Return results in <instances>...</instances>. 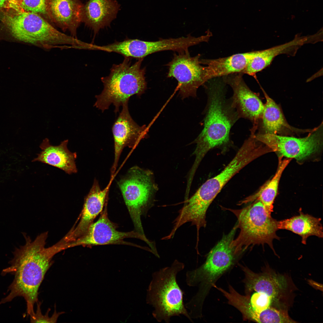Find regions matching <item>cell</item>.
I'll use <instances>...</instances> for the list:
<instances>
[{
  "label": "cell",
  "instance_id": "8992f818",
  "mask_svg": "<svg viewBox=\"0 0 323 323\" xmlns=\"http://www.w3.org/2000/svg\"><path fill=\"white\" fill-rule=\"evenodd\" d=\"M185 266L183 263L176 260L170 266L153 273L147 302L153 307L152 314L158 322L169 323L171 317L183 315L193 322L183 303L184 292L176 280L177 274Z\"/></svg>",
  "mask_w": 323,
  "mask_h": 323
},
{
  "label": "cell",
  "instance_id": "277c9868",
  "mask_svg": "<svg viewBox=\"0 0 323 323\" xmlns=\"http://www.w3.org/2000/svg\"><path fill=\"white\" fill-rule=\"evenodd\" d=\"M143 59H138L132 64L130 58L125 57L121 63L113 65L109 75L101 78L103 89L100 94L95 96L94 106L103 112L112 104L116 113L131 96H140L144 93L147 83L145 67H141Z\"/></svg>",
  "mask_w": 323,
  "mask_h": 323
},
{
  "label": "cell",
  "instance_id": "44dd1931",
  "mask_svg": "<svg viewBox=\"0 0 323 323\" xmlns=\"http://www.w3.org/2000/svg\"><path fill=\"white\" fill-rule=\"evenodd\" d=\"M309 42L308 36H298L288 42L262 50L256 51L254 56L242 72L256 78V74L269 65L277 56L290 53Z\"/></svg>",
  "mask_w": 323,
  "mask_h": 323
},
{
  "label": "cell",
  "instance_id": "d6986e66",
  "mask_svg": "<svg viewBox=\"0 0 323 323\" xmlns=\"http://www.w3.org/2000/svg\"><path fill=\"white\" fill-rule=\"evenodd\" d=\"M240 266L245 275L243 282L246 295H250L255 291L265 293L273 298L287 287L283 276L268 272L255 273L246 266Z\"/></svg>",
  "mask_w": 323,
  "mask_h": 323
},
{
  "label": "cell",
  "instance_id": "ac0fdd59",
  "mask_svg": "<svg viewBox=\"0 0 323 323\" xmlns=\"http://www.w3.org/2000/svg\"><path fill=\"white\" fill-rule=\"evenodd\" d=\"M68 140L62 141L58 146L50 144L47 138L44 139L40 145L42 151L33 162L38 161L60 169L71 174L77 172L75 160L76 153L71 152L68 149Z\"/></svg>",
  "mask_w": 323,
  "mask_h": 323
},
{
  "label": "cell",
  "instance_id": "7402d4cb",
  "mask_svg": "<svg viewBox=\"0 0 323 323\" xmlns=\"http://www.w3.org/2000/svg\"><path fill=\"white\" fill-rule=\"evenodd\" d=\"M299 215L278 221V228L290 231L300 236L301 243L306 244L307 238L311 236L323 237V227L320 218L305 214L299 210Z\"/></svg>",
  "mask_w": 323,
  "mask_h": 323
},
{
  "label": "cell",
  "instance_id": "52a82bcc",
  "mask_svg": "<svg viewBox=\"0 0 323 323\" xmlns=\"http://www.w3.org/2000/svg\"><path fill=\"white\" fill-rule=\"evenodd\" d=\"M236 217L237 228L240 229L237 237L231 245L240 255L249 246L267 244L274 252L273 241L279 240L276 234L278 221L267 214L264 206L260 201L255 200L248 206L239 209L225 208Z\"/></svg>",
  "mask_w": 323,
  "mask_h": 323
},
{
  "label": "cell",
  "instance_id": "9a60e30c",
  "mask_svg": "<svg viewBox=\"0 0 323 323\" xmlns=\"http://www.w3.org/2000/svg\"><path fill=\"white\" fill-rule=\"evenodd\" d=\"M114 176H112L107 186L101 189L98 182L95 180L84 200L79 222L75 227L64 237L68 243L73 242L83 235L97 216L102 211L107 193Z\"/></svg>",
  "mask_w": 323,
  "mask_h": 323
},
{
  "label": "cell",
  "instance_id": "30bf717a",
  "mask_svg": "<svg viewBox=\"0 0 323 323\" xmlns=\"http://www.w3.org/2000/svg\"><path fill=\"white\" fill-rule=\"evenodd\" d=\"M201 55L191 57L188 51L174 53L172 60L167 65V77L178 81L179 94L182 99L195 97L197 89L207 81L205 66L200 63Z\"/></svg>",
  "mask_w": 323,
  "mask_h": 323
},
{
  "label": "cell",
  "instance_id": "3957f363",
  "mask_svg": "<svg viewBox=\"0 0 323 323\" xmlns=\"http://www.w3.org/2000/svg\"><path fill=\"white\" fill-rule=\"evenodd\" d=\"M1 20L15 38L43 49H81L83 45V42L59 31L41 16L23 8L6 11Z\"/></svg>",
  "mask_w": 323,
  "mask_h": 323
},
{
  "label": "cell",
  "instance_id": "2e32d148",
  "mask_svg": "<svg viewBox=\"0 0 323 323\" xmlns=\"http://www.w3.org/2000/svg\"><path fill=\"white\" fill-rule=\"evenodd\" d=\"M48 18L64 31L77 37V28L82 22L83 5L79 0H46Z\"/></svg>",
  "mask_w": 323,
  "mask_h": 323
},
{
  "label": "cell",
  "instance_id": "603a6c76",
  "mask_svg": "<svg viewBox=\"0 0 323 323\" xmlns=\"http://www.w3.org/2000/svg\"><path fill=\"white\" fill-rule=\"evenodd\" d=\"M280 156L277 171L272 179L264 184L256 193L248 196L239 202V205L252 202L255 200L260 201L264 205L266 211L269 216L273 211V203L277 196L279 182L284 170L291 159L281 160Z\"/></svg>",
  "mask_w": 323,
  "mask_h": 323
},
{
  "label": "cell",
  "instance_id": "484cf974",
  "mask_svg": "<svg viewBox=\"0 0 323 323\" xmlns=\"http://www.w3.org/2000/svg\"><path fill=\"white\" fill-rule=\"evenodd\" d=\"M46 0H22L21 7L25 10L36 13L47 18Z\"/></svg>",
  "mask_w": 323,
  "mask_h": 323
},
{
  "label": "cell",
  "instance_id": "ffe728a7",
  "mask_svg": "<svg viewBox=\"0 0 323 323\" xmlns=\"http://www.w3.org/2000/svg\"><path fill=\"white\" fill-rule=\"evenodd\" d=\"M256 51L232 55L213 59H200L201 64L206 65L207 81L215 77L241 72L255 54Z\"/></svg>",
  "mask_w": 323,
  "mask_h": 323
},
{
  "label": "cell",
  "instance_id": "83f0119b",
  "mask_svg": "<svg viewBox=\"0 0 323 323\" xmlns=\"http://www.w3.org/2000/svg\"><path fill=\"white\" fill-rule=\"evenodd\" d=\"M10 8L8 0H0V11Z\"/></svg>",
  "mask_w": 323,
  "mask_h": 323
},
{
  "label": "cell",
  "instance_id": "9c48e42d",
  "mask_svg": "<svg viewBox=\"0 0 323 323\" xmlns=\"http://www.w3.org/2000/svg\"><path fill=\"white\" fill-rule=\"evenodd\" d=\"M259 156L253 145L245 141L234 157L216 176L205 182L192 196L201 209L206 211L213 200L228 182L241 169Z\"/></svg>",
  "mask_w": 323,
  "mask_h": 323
},
{
  "label": "cell",
  "instance_id": "8fae6325",
  "mask_svg": "<svg viewBox=\"0 0 323 323\" xmlns=\"http://www.w3.org/2000/svg\"><path fill=\"white\" fill-rule=\"evenodd\" d=\"M255 137L280 156L298 161L304 159L318 152L322 144L321 132L318 129L303 138L266 133L255 135Z\"/></svg>",
  "mask_w": 323,
  "mask_h": 323
},
{
  "label": "cell",
  "instance_id": "4dcf8cb0",
  "mask_svg": "<svg viewBox=\"0 0 323 323\" xmlns=\"http://www.w3.org/2000/svg\"><path fill=\"white\" fill-rule=\"evenodd\" d=\"M251 133H253V134H254L255 135V133H254V132H251ZM265 148H266V150H267V152H268V151H267V149L266 148V147Z\"/></svg>",
  "mask_w": 323,
  "mask_h": 323
},
{
  "label": "cell",
  "instance_id": "5b68a950",
  "mask_svg": "<svg viewBox=\"0 0 323 323\" xmlns=\"http://www.w3.org/2000/svg\"><path fill=\"white\" fill-rule=\"evenodd\" d=\"M235 231L231 229L211 250L204 263L198 268L187 271L186 281L189 287H198L196 294L187 303L191 309L201 310L210 290L221 275L234 263L239 256L231 243Z\"/></svg>",
  "mask_w": 323,
  "mask_h": 323
},
{
  "label": "cell",
  "instance_id": "4316f807",
  "mask_svg": "<svg viewBox=\"0 0 323 323\" xmlns=\"http://www.w3.org/2000/svg\"><path fill=\"white\" fill-rule=\"evenodd\" d=\"M37 307L36 313L30 317L31 322L32 323H56L59 316L64 312L57 313L56 308L53 315L49 317L48 316L50 309L48 310L46 314L43 315L41 313V303L38 301L37 302Z\"/></svg>",
  "mask_w": 323,
  "mask_h": 323
},
{
  "label": "cell",
  "instance_id": "6da1fadb",
  "mask_svg": "<svg viewBox=\"0 0 323 323\" xmlns=\"http://www.w3.org/2000/svg\"><path fill=\"white\" fill-rule=\"evenodd\" d=\"M25 244L15 249L10 266L4 269L3 275H14L9 287L10 293L0 301V305L11 301L16 297H23L30 316L35 313L34 305L38 301V290L44 276L51 266L52 259L56 254L65 249L61 240L52 246L45 247L47 232L38 235L33 241L24 234Z\"/></svg>",
  "mask_w": 323,
  "mask_h": 323
},
{
  "label": "cell",
  "instance_id": "f546056e",
  "mask_svg": "<svg viewBox=\"0 0 323 323\" xmlns=\"http://www.w3.org/2000/svg\"><path fill=\"white\" fill-rule=\"evenodd\" d=\"M251 132H254V133H255V131L254 130H251ZM267 149V151H268H268H269V150H268V149Z\"/></svg>",
  "mask_w": 323,
  "mask_h": 323
},
{
  "label": "cell",
  "instance_id": "4fadbf2b",
  "mask_svg": "<svg viewBox=\"0 0 323 323\" xmlns=\"http://www.w3.org/2000/svg\"><path fill=\"white\" fill-rule=\"evenodd\" d=\"M128 102L122 106L121 112L112 128L114 140V159L111 170L114 175L124 148H133L142 139L147 137V128L145 125L140 126L133 120L129 112Z\"/></svg>",
  "mask_w": 323,
  "mask_h": 323
},
{
  "label": "cell",
  "instance_id": "e0dca14e",
  "mask_svg": "<svg viewBox=\"0 0 323 323\" xmlns=\"http://www.w3.org/2000/svg\"><path fill=\"white\" fill-rule=\"evenodd\" d=\"M120 7L115 0H89L83 6L82 22L96 34L101 29L110 26Z\"/></svg>",
  "mask_w": 323,
  "mask_h": 323
},
{
  "label": "cell",
  "instance_id": "7a4b0ae2",
  "mask_svg": "<svg viewBox=\"0 0 323 323\" xmlns=\"http://www.w3.org/2000/svg\"><path fill=\"white\" fill-rule=\"evenodd\" d=\"M206 89L208 100L203 128L194 141L196 144L193 153L195 158L191 170L194 172L210 150L229 142L230 129L240 118L230 99L226 98L222 84H210Z\"/></svg>",
  "mask_w": 323,
  "mask_h": 323
},
{
  "label": "cell",
  "instance_id": "7c38bea8",
  "mask_svg": "<svg viewBox=\"0 0 323 323\" xmlns=\"http://www.w3.org/2000/svg\"><path fill=\"white\" fill-rule=\"evenodd\" d=\"M128 238H138L150 246V241L136 231H119L109 219L106 207L97 220L89 226L86 233L75 240L69 243V247L78 246H91L95 245L125 244L123 240Z\"/></svg>",
  "mask_w": 323,
  "mask_h": 323
},
{
  "label": "cell",
  "instance_id": "f1b7e54d",
  "mask_svg": "<svg viewBox=\"0 0 323 323\" xmlns=\"http://www.w3.org/2000/svg\"><path fill=\"white\" fill-rule=\"evenodd\" d=\"M11 8L21 7L22 0H8Z\"/></svg>",
  "mask_w": 323,
  "mask_h": 323
},
{
  "label": "cell",
  "instance_id": "cb8c5ba5",
  "mask_svg": "<svg viewBox=\"0 0 323 323\" xmlns=\"http://www.w3.org/2000/svg\"><path fill=\"white\" fill-rule=\"evenodd\" d=\"M262 90L266 100L262 115L263 127L266 133L276 134L284 127L290 126L278 106Z\"/></svg>",
  "mask_w": 323,
  "mask_h": 323
},
{
  "label": "cell",
  "instance_id": "d4e9b609",
  "mask_svg": "<svg viewBox=\"0 0 323 323\" xmlns=\"http://www.w3.org/2000/svg\"><path fill=\"white\" fill-rule=\"evenodd\" d=\"M253 321L259 323H294L287 314L269 307L263 311L257 313Z\"/></svg>",
  "mask_w": 323,
  "mask_h": 323
},
{
  "label": "cell",
  "instance_id": "ba28073f",
  "mask_svg": "<svg viewBox=\"0 0 323 323\" xmlns=\"http://www.w3.org/2000/svg\"><path fill=\"white\" fill-rule=\"evenodd\" d=\"M118 185L136 231L146 236L141 216L153 206L158 190L153 173L134 166L119 180Z\"/></svg>",
  "mask_w": 323,
  "mask_h": 323
},
{
  "label": "cell",
  "instance_id": "5bb4252c",
  "mask_svg": "<svg viewBox=\"0 0 323 323\" xmlns=\"http://www.w3.org/2000/svg\"><path fill=\"white\" fill-rule=\"evenodd\" d=\"M243 74L241 72L231 74L224 76L223 80L233 89L231 104L239 118L247 119L256 124L262 117L264 105L246 84L243 77Z\"/></svg>",
  "mask_w": 323,
  "mask_h": 323
}]
</instances>
